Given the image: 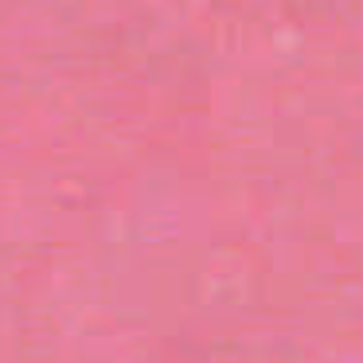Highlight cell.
Masks as SVG:
<instances>
[]
</instances>
